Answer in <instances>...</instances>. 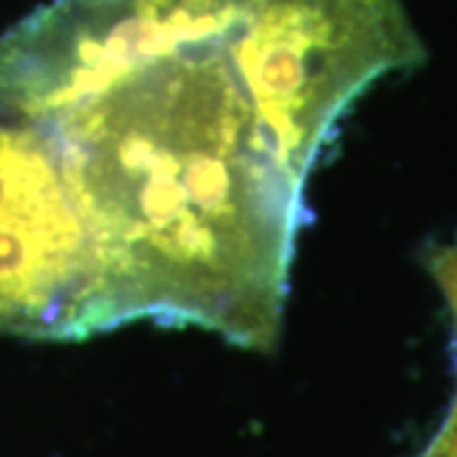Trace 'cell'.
<instances>
[{"label":"cell","instance_id":"obj_1","mask_svg":"<svg viewBox=\"0 0 457 457\" xmlns=\"http://www.w3.org/2000/svg\"><path fill=\"white\" fill-rule=\"evenodd\" d=\"M107 249L132 320L270 351L282 333L305 183L224 41L137 64L38 120Z\"/></svg>","mask_w":457,"mask_h":457},{"label":"cell","instance_id":"obj_2","mask_svg":"<svg viewBox=\"0 0 457 457\" xmlns=\"http://www.w3.org/2000/svg\"><path fill=\"white\" fill-rule=\"evenodd\" d=\"M224 54L305 183L351 104L427 49L404 0H245Z\"/></svg>","mask_w":457,"mask_h":457},{"label":"cell","instance_id":"obj_4","mask_svg":"<svg viewBox=\"0 0 457 457\" xmlns=\"http://www.w3.org/2000/svg\"><path fill=\"white\" fill-rule=\"evenodd\" d=\"M242 3L54 0L0 36V120H46L155 56L224 41Z\"/></svg>","mask_w":457,"mask_h":457},{"label":"cell","instance_id":"obj_5","mask_svg":"<svg viewBox=\"0 0 457 457\" xmlns=\"http://www.w3.org/2000/svg\"><path fill=\"white\" fill-rule=\"evenodd\" d=\"M429 272H432V278H435L442 297L447 303L453 326L457 328V242L445 245L432 252V257H429Z\"/></svg>","mask_w":457,"mask_h":457},{"label":"cell","instance_id":"obj_3","mask_svg":"<svg viewBox=\"0 0 457 457\" xmlns=\"http://www.w3.org/2000/svg\"><path fill=\"white\" fill-rule=\"evenodd\" d=\"M130 320L56 140L38 122L0 120V333L79 341Z\"/></svg>","mask_w":457,"mask_h":457}]
</instances>
